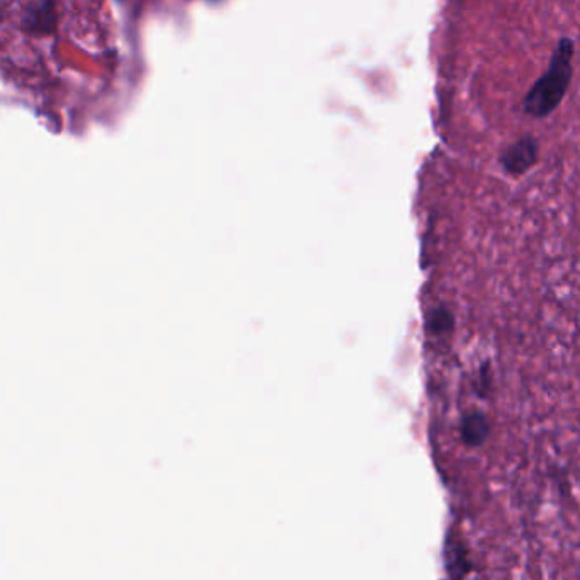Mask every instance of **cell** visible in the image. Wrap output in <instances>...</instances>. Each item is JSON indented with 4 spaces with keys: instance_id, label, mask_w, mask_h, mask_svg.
I'll list each match as a JSON object with an SVG mask.
<instances>
[{
    "instance_id": "cell-1",
    "label": "cell",
    "mask_w": 580,
    "mask_h": 580,
    "mask_svg": "<svg viewBox=\"0 0 580 580\" xmlns=\"http://www.w3.org/2000/svg\"><path fill=\"white\" fill-rule=\"evenodd\" d=\"M114 59L113 24L101 2H0L2 72L21 88L47 94L98 91Z\"/></svg>"
},
{
    "instance_id": "cell-2",
    "label": "cell",
    "mask_w": 580,
    "mask_h": 580,
    "mask_svg": "<svg viewBox=\"0 0 580 580\" xmlns=\"http://www.w3.org/2000/svg\"><path fill=\"white\" fill-rule=\"evenodd\" d=\"M573 53H576V43L572 38H560L548 69L522 99V111L526 116L543 120L562 104L572 82Z\"/></svg>"
},
{
    "instance_id": "cell-3",
    "label": "cell",
    "mask_w": 580,
    "mask_h": 580,
    "mask_svg": "<svg viewBox=\"0 0 580 580\" xmlns=\"http://www.w3.org/2000/svg\"><path fill=\"white\" fill-rule=\"evenodd\" d=\"M538 157H540V142L537 136L528 133V135L519 136L516 142L502 150V154L499 155V165L503 174L519 177L537 165Z\"/></svg>"
},
{
    "instance_id": "cell-4",
    "label": "cell",
    "mask_w": 580,
    "mask_h": 580,
    "mask_svg": "<svg viewBox=\"0 0 580 580\" xmlns=\"http://www.w3.org/2000/svg\"><path fill=\"white\" fill-rule=\"evenodd\" d=\"M490 429H492V424H490L486 413L477 409L470 410V413L461 417L460 439L464 441V445L470 446V448H478V446H482L489 439Z\"/></svg>"
},
{
    "instance_id": "cell-5",
    "label": "cell",
    "mask_w": 580,
    "mask_h": 580,
    "mask_svg": "<svg viewBox=\"0 0 580 580\" xmlns=\"http://www.w3.org/2000/svg\"><path fill=\"white\" fill-rule=\"evenodd\" d=\"M455 329V315L446 305L431 308L427 315V333L433 337H446Z\"/></svg>"
},
{
    "instance_id": "cell-6",
    "label": "cell",
    "mask_w": 580,
    "mask_h": 580,
    "mask_svg": "<svg viewBox=\"0 0 580 580\" xmlns=\"http://www.w3.org/2000/svg\"><path fill=\"white\" fill-rule=\"evenodd\" d=\"M490 385H492V376H490L489 365H486L478 373V388L486 394L487 390H490Z\"/></svg>"
}]
</instances>
